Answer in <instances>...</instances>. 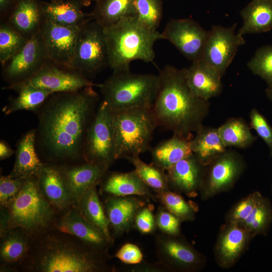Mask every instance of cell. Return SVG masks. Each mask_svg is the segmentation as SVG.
Wrapping results in <instances>:
<instances>
[{
    "label": "cell",
    "mask_w": 272,
    "mask_h": 272,
    "mask_svg": "<svg viewBox=\"0 0 272 272\" xmlns=\"http://www.w3.org/2000/svg\"><path fill=\"white\" fill-rule=\"evenodd\" d=\"M68 187L74 206L91 187L100 184L108 170L92 163L57 165Z\"/></svg>",
    "instance_id": "19"
},
{
    "label": "cell",
    "mask_w": 272,
    "mask_h": 272,
    "mask_svg": "<svg viewBox=\"0 0 272 272\" xmlns=\"http://www.w3.org/2000/svg\"><path fill=\"white\" fill-rule=\"evenodd\" d=\"M159 82L158 75L135 74L128 69L113 72L99 88L103 101L113 112L135 107L152 108Z\"/></svg>",
    "instance_id": "6"
},
{
    "label": "cell",
    "mask_w": 272,
    "mask_h": 272,
    "mask_svg": "<svg viewBox=\"0 0 272 272\" xmlns=\"http://www.w3.org/2000/svg\"><path fill=\"white\" fill-rule=\"evenodd\" d=\"M31 235L22 228H14L1 236V260L5 264H12L24 258L30 246Z\"/></svg>",
    "instance_id": "33"
},
{
    "label": "cell",
    "mask_w": 272,
    "mask_h": 272,
    "mask_svg": "<svg viewBox=\"0 0 272 272\" xmlns=\"http://www.w3.org/2000/svg\"><path fill=\"white\" fill-rule=\"evenodd\" d=\"M178 236L160 233L155 237V244L158 260L173 270H191L200 262L198 253Z\"/></svg>",
    "instance_id": "15"
},
{
    "label": "cell",
    "mask_w": 272,
    "mask_h": 272,
    "mask_svg": "<svg viewBox=\"0 0 272 272\" xmlns=\"http://www.w3.org/2000/svg\"><path fill=\"white\" fill-rule=\"evenodd\" d=\"M81 3L84 7L89 6L92 2H96L97 0H76Z\"/></svg>",
    "instance_id": "51"
},
{
    "label": "cell",
    "mask_w": 272,
    "mask_h": 272,
    "mask_svg": "<svg viewBox=\"0 0 272 272\" xmlns=\"http://www.w3.org/2000/svg\"><path fill=\"white\" fill-rule=\"evenodd\" d=\"M210 164L207 189L211 192L221 190L236 179L243 169L241 156L236 151L227 150Z\"/></svg>",
    "instance_id": "23"
},
{
    "label": "cell",
    "mask_w": 272,
    "mask_h": 272,
    "mask_svg": "<svg viewBox=\"0 0 272 272\" xmlns=\"http://www.w3.org/2000/svg\"><path fill=\"white\" fill-rule=\"evenodd\" d=\"M100 184L101 192L107 197L133 195L154 200V193L134 170L126 172L107 171Z\"/></svg>",
    "instance_id": "21"
},
{
    "label": "cell",
    "mask_w": 272,
    "mask_h": 272,
    "mask_svg": "<svg viewBox=\"0 0 272 272\" xmlns=\"http://www.w3.org/2000/svg\"><path fill=\"white\" fill-rule=\"evenodd\" d=\"M236 24L230 27L213 26L209 31L202 55L203 62L222 77L240 46L245 43L243 36L236 33Z\"/></svg>",
    "instance_id": "10"
},
{
    "label": "cell",
    "mask_w": 272,
    "mask_h": 272,
    "mask_svg": "<svg viewBox=\"0 0 272 272\" xmlns=\"http://www.w3.org/2000/svg\"><path fill=\"white\" fill-rule=\"evenodd\" d=\"M14 151L4 141L0 142V159L3 160L10 157L14 153Z\"/></svg>",
    "instance_id": "50"
},
{
    "label": "cell",
    "mask_w": 272,
    "mask_h": 272,
    "mask_svg": "<svg viewBox=\"0 0 272 272\" xmlns=\"http://www.w3.org/2000/svg\"><path fill=\"white\" fill-rule=\"evenodd\" d=\"M81 27L63 26L45 20L40 34L49 60L70 67Z\"/></svg>",
    "instance_id": "14"
},
{
    "label": "cell",
    "mask_w": 272,
    "mask_h": 272,
    "mask_svg": "<svg viewBox=\"0 0 272 272\" xmlns=\"http://www.w3.org/2000/svg\"><path fill=\"white\" fill-rule=\"evenodd\" d=\"M103 31L113 72L130 69V62L135 60L153 62L154 44L163 39L161 33L146 26L136 16L122 18Z\"/></svg>",
    "instance_id": "3"
},
{
    "label": "cell",
    "mask_w": 272,
    "mask_h": 272,
    "mask_svg": "<svg viewBox=\"0 0 272 272\" xmlns=\"http://www.w3.org/2000/svg\"><path fill=\"white\" fill-rule=\"evenodd\" d=\"M272 213L269 202L261 197L251 214L242 223L247 231L253 233L265 231L271 221Z\"/></svg>",
    "instance_id": "40"
},
{
    "label": "cell",
    "mask_w": 272,
    "mask_h": 272,
    "mask_svg": "<svg viewBox=\"0 0 272 272\" xmlns=\"http://www.w3.org/2000/svg\"><path fill=\"white\" fill-rule=\"evenodd\" d=\"M240 15L243 25L238 32L242 36L272 29V0H252Z\"/></svg>",
    "instance_id": "28"
},
{
    "label": "cell",
    "mask_w": 272,
    "mask_h": 272,
    "mask_svg": "<svg viewBox=\"0 0 272 272\" xmlns=\"http://www.w3.org/2000/svg\"><path fill=\"white\" fill-rule=\"evenodd\" d=\"M185 74L190 89L200 99L209 101L222 91V77L200 59L185 68Z\"/></svg>",
    "instance_id": "24"
},
{
    "label": "cell",
    "mask_w": 272,
    "mask_h": 272,
    "mask_svg": "<svg viewBox=\"0 0 272 272\" xmlns=\"http://www.w3.org/2000/svg\"><path fill=\"white\" fill-rule=\"evenodd\" d=\"M155 214L157 229L160 233L172 236L179 235L181 221L178 218L161 205Z\"/></svg>",
    "instance_id": "42"
},
{
    "label": "cell",
    "mask_w": 272,
    "mask_h": 272,
    "mask_svg": "<svg viewBox=\"0 0 272 272\" xmlns=\"http://www.w3.org/2000/svg\"><path fill=\"white\" fill-rule=\"evenodd\" d=\"M99 98L93 86L49 96L35 112V146L41 160L60 165L84 161L86 135Z\"/></svg>",
    "instance_id": "1"
},
{
    "label": "cell",
    "mask_w": 272,
    "mask_h": 272,
    "mask_svg": "<svg viewBox=\"0 0 272 272\" xmlns=\"http://www.w3.org/2000/svg\"><path fill=\"white\" fill-rule=\"evenodd\" d=\"M261 197L259 193L256 192L250 194L239 202L232 213V222L242 224L251 214Z\"/></svg>",
    "instance_id": "46"
},
{
    "label": "cell",
    "mask_w": 272,
    "mask_h": 272,
    "mask_svg": "<svg viewBox=\"0 0 272 272\" xmlns=\"http://www.w3.org/2000/svg\"><path fill=\"white\" fill-rule=\"evenodd\" d=\"M249 118L250 128L265 142L272 155V127L265 117L254 108L250 112Z\"/></svg>",
    "instance_id": "45"
},
{
    "label": "cell",
    "mask_w": 272,
    "mask_h": 272,
    "mask_svg": "<svg viewBox=\"0 0 272 272\" xmlns=\"http://www.w3.org/2000/svg\"><path fill=\"white\" fill-rule=\"evenodd\" d=\"M17 0H0V20L5 21L13 10Z\"/></svg>",
    "instance_id": "49"
},
{
    "label": "cell",
    "mask_w": 272,
    "mask_h": 272,
    "mask_svg": "<svg viewBox=\"0 0 272 272\" xmlns=\"http://www.w3.org/2000/svg\"><path fill=\"white\" fill-rule=\"evenodd\" d=\"M220 137L227 147L245 149L255 141L250 127L242 118H231L218 128Z\"/></svg>",
    "instance_id": "34"
},
{
    "label": "cell",
    "mask_w": 272,
    "mask_h": 272,
    "mask_svg": "<svg viewBox=\"0 0 272 272\" xmlns=\"http://www.w3.org/2000/svg\"><path fill=\"white\" fill-rule=\"evenodd\" d=\"M161 34L163 39L193 62L200 59L209 31L190 18L171 19Z\"/></svg>",
    "instance_id": "13"
},
{
    "label": "cell",
    "mask_w": 272,
    "mask_h": 272,
    "mask_svg": "<svg viewBox=\"0 0 272 272\" xmlns=\"http://www.w3.org/2000/svg\"><path fill=\"white\" fill-rule=\"evenodd\" d=\"M35 138V129H33L25 133L19 140L16 151L15 162L9 175L26 178L38 176L45 163L36 151Z\"/></svg>",
    "instance_id": "26"
},
{
    "label": "cell",
    "mask_w": 272,
    "mask_h": 272,
    "mask_svg": "<svg viewBox=\"0 0 272 272\" xmlns=\"http://www.w3.org/2000/svg\"><path fill=\"white\" fill-rule=\"evenodd\" d=\"M137 17L148 27L157 30L163 17L162 0H134Z\"/></svg>",
    "instance_id": "39"
},
{
    "label": "cell",
    "mask_w": 272,
    "mask_h": 272,
    "mask_svg": "<svg viewBox=\"0 0 272 272\" xmlns=\"http://www.w3.org/2000/svg\"><path fill=\"white\" fill-rule=\"evenodd\" d=\"M159 87L152 110L158 126L189 140L203 125L209 101L196 96L187 85L185 68L166 65L159 74Z\"/></svg>",
    "instance_id": "2"
},
{
    "label": "cell",
    "mask_w": 272,
    "mask_h": 272,
    "mask_svg": "<svg viewBox=\"0 0 272 272\" xmlns=\"http://www.w3.org/2000/svg\"><path fill=\"white\" fill-rule=\"evenodd\" d=\"M84 161L99 165L108 170L114 161L115 144L113 112L102 101L97 107L85 140Z\"/></svg>",
    "instance_id": "8"
},
{
    "label": "cell",
    "mask_w": 272,
    "mask_h": 272,
    "mask_svg": "<svg viewBox=\"0 0 272 272\" xmlns=\"http://www.w3.org/2000/svg\"><path fill=\"white\" fill-rule=\"evenodd\" d=\"M189 140L173 135L151 148V163L167 171L180 160L192 154Z\"/></svg>",
    "instance_id": "27"
},
{
    "label": "cell",
    "mask_w": 272,
    "mask_h": 272,
    "mask_svg": "<svg viewBox=\"0 0 272 272\" xmlns=\"http://www.w3.org/2000/svg\"><path fill=\"white\" fill-rule=\"evenodd\" d=\"M48 60L40 31L2 66V76L9 85L25 82L34 76Z\"/></svg>",
    "instance_id": "11"
},
{
    "label": "cell",
    "mask_w": 272,
    "mask_h": 272,
    "mask_svg": "<svg viewBox=\"0 0 272 272\" xmlns=\"http://www.w3.org/2000/svg\"><path fill=\"white\" fill-rule=\"evenodd\" d=\"M56 210L42 194L37 177H29L19 193L1 207L0 232L20 228L31 236L42 233L56 223Z\"/></svg>",
    "instance_id": "5"
},
{
    "label": "cell",
    "mask_w": 272,
    "mask_h": 272,
    "mask_svg": "<svg viewBox=\"0 0 272 272\" xmlns=\"http://www.w3.org/2000/svg\"><path fill=\"white\" fill-rule=\"evenodd\" d=\"M247 65L254 75L264 80L268 86L272 85V46L258 48Z\"/></svg>",
    "instance_id": "41"
},
{
    "label": "cell",
    "mask_w": 272,
    "mask_h": 272,
    "mask_svg": "<svg viewBox=\"0 0 272 272\" xmlns=\"http://www.w3.org/2000/svg\"><path fill=\"white\" fill-rule=\"evenodd\" d=\"M127 270L134 272H165L170 269L159 260L154 262H149L143 260L138 264L130 265Z\"/></svg>",
    "instance_id": "48"
},
{
    "label": "cell",
    "mask_w": 272,
    "mask_h": 272,
    "mask_svg": "<svg viewBox=\"0 0 272 272\" xmlns=\"http://www.w3.org/2000/svg\"><path fill=\"white\" fill-rule=\"evenodd\" d=\"M91 14L93 20L106 27L122 18L136 16L134 0H97Z\"/></svg>",
    "instance_id": "31"
},
{
    "label": "cell",
    "mask_w": 272,
    "mask_h": 272,
    "mask_svg": "<svg viewBox=\"0 0 272 272\" xmlns=\"http://www.w3.org/2000/svg\"><path fill=\"white\" fill-rule=\"evenodd\" d=\"M37 178L42 194L56 210L66 211L74 206L73 198L57 165L45 163Z\"/></svg>",
    "instance_id": "20"
},
{
    "label": "cell",
    "mask_w": 272,
    "mask_h": 272,
    "mask_svg": "<svg viewBox=\"0 0 272 272\" xmlns=\"http://www.w3.org/2000/svg\"><path fill=\"white\" fill-rule=\"evenodd\" d=\"M27 40L6 22L0 24V62L3 64L26 44Z\"/></svg>",
    "instance_id": "38"
},
{
    "label": "cell",
    "mask_w": 272,
    "mask_h": 272,
    "mask_svg": "<svg viewBox=\"0 0 272 272\" xmlns=\"http://www.w3.org/2000/svg\"><path fill=\"white\" fill-rule=\"evenodd\" d=\"M189 141L192 153L202 165L210 164L227 151L218 128L203 126Z\"/></svg>",
    "instance_id": "29"
},
{
    "label": "cell",
    "mask_w": 272,
    "mask_h": 272,
    "mask_svg": "<svg viewBox=\"0 0 272 272\" xmlns=\"http://www.w3.org/2000/svg\"><path fill=\"white\" fill-rule=\"evenodd\" d=\"M27 178L10 175L1 176V207H5L19 193Z\"/></svg>",
    "instance_id": "43"
},
{
    "label": "cell",
    "mask_w": 272,
    "mask_h": 272,
    "mask_svg": "<svg viewBox=\"0 0 272 272\" xmlns=\"http://www.w3.org/2000/svg\"><path fill=\"white\" fill-rule=\"evenodd\" d=\"M55 225L59 231L74 236L92 248L104 254H108V249L113 243L87 221L75 206L67 209Z\"/></svg>",
    "instance_id": "17"
},
{
    "label": "cell",
    "mask_w": 272,
    "mask_h": 272,
    "mask_svg": "<svg viewBox=\"0 0 272 272\" xmlns=\"http://www.w3.org/2000/svg\"><path fill=\"white\" fill-rule=\"evenodd\" d=\"M153 204L148 203L137 214L133 222V229L143 235L154 233L157 229L155 214Z\"/></svg>",
    "instance_id": "44"
},
{
    "label": "cell",
    "mask_w": 272,
    "mask_h": 272,
    "mask_svg": "<svg viewBox=\"0 0 272 272\" xmlns=\"http://www.w3.org/2000/svg\"><path fill=\"white\" fill-rule=\"evenodd\" d=\"M46 19L66 27H81L93 20L91 13L83 10V5L76 0L43 1Z\"/></svg>",
    "instance_id": "25"
},
{
    "label": "cell",
    "mask_w": 272,
    "mask_h": 272,
    "mask_svg": "<svg viewBox=\"0 0 272 272\" xmlns=\"http://www.w3.org/2000/svg\"><path fill=\"white\" fill-rule=\"evenodd\" d=\"M246 239L247 231L233 223L222 235L219 243L222 261L225 264L233 262L243 250Z\"/></svg>",
    "instance_id": "36"
},
{
    "label": "cell",
    "mask_w": 272,
    "mask_h": 272,
    "mask_svg": "<svg viewBox=\"0 0 272 272\" xmlns=\"http://www.w3.org/2000/svg\"><path fill=\"white\" fill-rule=\"evenodd\" d=\"M134 171L145 184L155 193L170 189L166 172L162 169L142 161L140 156L128 159Z\"/></svg>",
    "instance_id": "35"
},
{
    "label": "cell",
    "mask_w": 272,
    "mask_h": 272,
    "mask_svg": "<svg viewBox=\"0 0 272 272\" xmlns=\"http://www.w3.org/2000/svg\"><path fill=\"white\" fill-rule=\"evenodd\" d=\"M154 200L175 215L181 221H191L195 216V208L177 192L168 189L154 194Z\"/></svg>",
    "instance_id": "37"
},
{
    "label": "cell",
    "mask_w": 272,
    "mask_h": 272,
    "mask_svg": "<svg viewBox=\"0 0 272 272\" xmlns=\"http://www.w3.org/2000/svg\"><path fill=\"white\" fill-rule=\"evenodd\" d=\"M202 165L192 153L166 171L170 189L193 195L202 182Z\"/></svg>",
    "instance_id": "22"
},
{
    "label": "cell",
    "mask_w": 272,
    "mask_h": 272,
    "mask_svg": "<svg viewBox=\"0 0 272 272\" xmlns=\"http://www.w3.org/2000/svg\"><path fill=\"white\" fill-rule=\"evenodd\" d=\"M114 256L122 263L128 265L138 264L143 260V255L140 248L131 243L122 245Z\"/></svg>",
    "instance_id": "47"
},
{
    "label": "cell",
    "mask_w": 272,
    "mask_h": 272,
    "mask_svg": "<svg viewBox=\"0 0 272 272\" xmlns=\"http://www.w3.org/2000/svg\"><path fill=\"white\" fill-rule=\"evenodd\" d=\"M74 206L87 221L99 229L110 241L113 242L114 239L103 205L99 199L97 186L86 191Z\"/></svg>",
    "instance_id": "30"
},
{
    "label": "cell",
    "mask_w": 272,
    "mask_h": 272,
    "mask_svg": "<svg viewBox=\"0 0 272 272\" xmlns=\"http://www.w3.org/2000/svg\"><path fill=\"white\" fill-rule=\"evenodd\" d=\"M8 89L18 93L16 97H11L9 104L3 108V112L8 115L19 110L36 112L53 92L51 91L29 85L14 86Z\"/></svg>",
    "instance_id": "32"
},
{
    "label": "cell",
    "mask_w": 272,
    "mask_h": 272,
    "mask_svg": "<svg viewBox=\"0 0 272 272\" xmlns=\"http://www.w3.org/2000/svg\"><path fill=\"white\" fill-rule=\"evenodd\" d=\"M265 93L268 98L272 101V85L268 86Z\"/></svg>",
    "instance_id": "52"
},
{
    "label": "cell",
    "mask_w": 272,
    "mask_h": 272,
    "mask_svg": "<svg viewBox=\"0 0 272 272\" xmlns=\"http://www.w3.org/2000/svg\"><path fill=\"white\" fill-rule=\"evenodd\" d=\"M46 20L41 0H17L4 21L27 40L38 33Z\"/></svg>",
    "instance_id": "18"
},
{
    "label": "cell",
    "mask_w": 272,
    "mask_h": 272,
    "mask_svg": "<svg viewBox=\"0 0 272 272\" xmlns=\"http://www.w3.org/2000/svg\"><path fill=\"white\" fill-rule=\"evenodd\" d=\"M76 238V237H75ZM34 258L35 269L42 272H103L112 271L108 254L66 236H48L40 244Z\"/></svg>",
    "instance_id": "4"
},
{
    "label": "cell",
    "mask_w": 272,
    "mask_h": 272,
    "mask_svg": "<svg viewBox=\"0 0 272 272\" xmlns=\"http://www.w3.org/2000/svg\"><path fill=\"white\" fill-rule=\"evenodd\" d=\"M157 126L152 108L135 107L113 112L116 160L150 151Z\"/></svg>",
    "instance_id": "7"
},
{
    "label": "cell",
    "mask_w": 272,
    "mask_h": 272,
    "mask_svg": "<svg viewBox=\"0 0 272 272\" xmlns=\"http://www.w3.org/2000/svg\"><path fill=\"white\" fill-rule=\"evenodd\" d=\"M81 72L71 67L57 64L48 60L41 69L28 80L4 87L29 85L53 92L76 91L88 87H99Z\"/></svg>",
    "instance_id": "12"
},
{
    "label": "cell",
    "mask_w": 272,
    "mask_h": 272,
    "mask_svg": "<svg viewBox=\"0 0 272 272\" xmlns=\"http://www.w3.org/2000/svg\"><path fill=\"white\" fill-rule=\"evenodd\" d=\"M109 66L103 27L92 20L80 29L70 67L89 78Z\"/></svg>",
    "instance_id": "9"
},
{
    "label": "cell",
    "mask_w": 272,
    "mask_h": 272,
    "mask_svg": "<svg viewBox=\"0 0 272 272\" xmlns=\"http://www.w3.org/2000/svg\"><path fill=\"white\" fill-rule=\"evenodd\" d=\"M149 201L139 196L107 197L103 205L113 239L133 229L137 214Z\"/></svg>",
    "instance_id": "16"
}]
</instances>
